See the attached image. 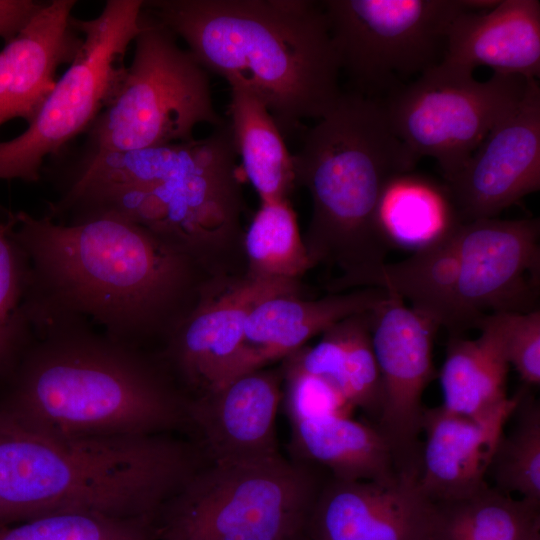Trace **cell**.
Here are the masks:
<instances>
[{"label": "cell", "instance_id": "obj_1", "mask_svg": "<svg viewBox=\"0 0 540 540\" xmlns=\"http://www.w3.org/2000/svg\"><path fill=\"white\" fill-rule=\"evenodd\" d=\"M143 7L206 71L255 94L285 139L343 94L320 1L151 0Z\"/></svg>", "mask_w": 540, "mask_h": 540}, {"label": "cell", "instance_id": "obj_2", "mask_svg": "<svg viewBox=\"0 0 540 540\" xmlns=\"http://www.w3.org/2000/svg\"><path fill=\"white\" fill-rule=\"evenodd\" d=\"M206 463L192 439L58 435L0 410V504L7 525L65 512L156 515Z\"/></svg>", "mask_w": 540, "mask_h": 540}, {"label": "cell", "instance_id": "obj_3", "mask_svg": "<svg viewBox=\"0 0 540 540\" xmlns=\"http://www.w3.org/2000/svg\"><path fill=\"white\" fill-rule=\"evenodd\" d=\"M31 261L32 281L55 313L87 317L109 338L130 344L178 296L189 258L143 227L113 215L57 222L8 215Z\"/></svg>", "mask_w": 540, "mask_h": 540}, {"label": "cell", "instance_id": "obj_4", "mask_svg": "<svg viewBox=\"0 0 540 540\" xmlns=\"http://www.w3.org/2000/svg\"><path fill=\"white\" fill-rule=\"evenodd\" d=\"M0 410L65 436L189 430L187 398L133 345L56 330L17 366Z\"/></svg>", "mask_w": 540, "mask_h": 540}, {"label": "cell", "instance_id": "obj_5", "mask_svg": "<svg viewBox=\"0 0 540 540\" xmlns=\"http://www.w3.org/2000/svg\"><path fill=\"white\" fill-rule=\"evenodd\" d=\"M304 132L292 157L295 182L312 199L305 242L312 264H337L348 278L384 263L393 247L377 222L381 195L419 159L395 135L381 101L350 91Z\"/></svg>", "mask_w": 540, "mask_h": 540}, {"label": "cell", "instance_id": "obj_6", "mask_svg": "<svg viewBox=\"0 0 540 540\" xmlns=\"http://www.w3.org/2000/svg\"><path fill=\"white\" fill-rule=\"evenodd\" d=\"M324 471L283 456L208 462L158 511L153 540H290L305 531Z\"/></svg>", "mask_w": 540, "mask_h": 540}, {"label": "cell", "instance_id": "obj_7", "mask_svg": "<svg viewBox=\"0 0 540 540\" xmlns=\"http://www.w3.org/2000/svg\"><path fill=\"white\" fill-rule=\"evenodd\" d=\"M144 7L134 55L120 84L85 132V152H112L193 139L194 128L227 123L216 111L207 71Z\"/></svg>", "mask_w": 540, "mask_h": 540}, {"label": "cell", "instance_id": "obj_8", "mask_svg": "<svg viewBox=\"0 0 540 540\" xmlns=\"http://www.w3.org/2000/svg\"><path fill=\"white\" fill-rule=\"evenodd\" d=\"M482 0L320 1L340 73L350 92L382 101L436 67L451 24L466 10H487Z\"/></svg>", "mask_w": 540, "mask_h": 540}, {"label": "cell", "instance_id": "obj_9", "mask_svg": "<svg viewBox=\"0 0 540 540\" xmlns=\"http://www.w3.org/2000/svg\"><path fill=\"white\" fill-rule=\"evenodd\" d=\"M142 11V0H108L98 16L73 18L82 45L27 129L0 141L1 179L37 181L44 159L87 131L120 84Z\"/></svg>", "mask_w": 540, "mask_h": 540}, {"label": "cell", "instance_id": "obj_10", "mask_svg": "<svg viewBox=\"0 0 540 540\" xmlns=\"http://www.w3.org/2000/svg\"><path fill=\"white\" fill-rule=\"evenodd\" d=\"M236 156L231 138L192 171L151 185L87 194L58 205L56 212H71L73 221L113 215L143 227L188 258L198 256L239 230Z\"/></svg>", "mask_w": 540, "mask_h": 540}, {"label": "cell", "instance_id": "obj_11", "mask_svg": "<svg viewBox=\"0 0 540 540\" xmlns=\"http://www.w3.org/2000/svg\"><path fill=\"white\" fill-rule=\"evenodd\" d=\"M530 80L493 72L488 80L477 81L428 71L381 103L395 135L418 159H435L446 183L516 109Z\"/></svg>", "mask_w": 540, "mask_h": 540}, {"label": "cell", "instance_id": "obj_12", "mask_svg": "<svg viewBox=\"0 0 540 540\" xmlns=\"http://www.w3.org/2000/svg\"><path fill=\"white\" fill-rule=\"evenodd\" d=\"M460 268L454 293L451 336L477 328L487 315L538 308V219H478L455 230Z\"/></svg>", "mask_w": 540, "mask_h": 540}, {"label": "cell", "instance_id": "obj_13", "mask_svg": "<svg viewBox=\"0 0 540 540\" xmlns=\"http://www.w3.org/2000/svg\"><path fill=\"white\" fill-rule=\"evenodd\" d=\"M438 326L391 295L372 311L371 340L383 402L376 422L405 469H418L422 396L436 377L433 342Z\"/></svg>", "mask_w": 540, "mask_h": 540}, {"label": "cell", "instance_id": "obj_14", "mask_svg": "<svg viewBox=\"0 0 540 540\" xmlns=\"http://www.w3.org/2000/svg\"><path fill=\"white\" fill-rule=\"evenodd\" d=\"M462 223L496 218L540 188V87L526 93L480 143L462 169L445 183Z\"/></svg>", "mask_w": 540, "mask_h": 540}, {"label": "cell", "instance_id": "obj_15", "mask_svg": "<svg viewBox=\"0 0 540 540\" xmlns=\"http://www.w3.org/2000/svg\"><path fill=\"white\" fill-rule=\"evenodd\" d=\"M432 510L416 469L371 481L329 475L309 511L305 532L311 540H423Z\"/></svg>", "mask_w": 540, "mask_h": 540}, {"label": "cell", "instance_id": "obj_16", "mask_svg": "<svg viewBox=\"0 0 540 540\" xmlns=\"http://www.w3.org/2000/svg\"><path fill=\"white\" fill-rule=\"evenodd\" d=\"M280 377L262 369L187 400L188 432L210 463L252 464L281 457L276 416Z\"/></svg>", "mask_w": 540, "mask_h": 540}, {"label": "cell", "instance_id": "obj_17", "mask_svg": "<svg viewBox=\"0 0 540 540\" xmlns=\"http://www.w3.org/2000/svg\"><path fill=\"white\" fill-rule=\"evenodd\" d=\"M284 294H295L294 280L249 276L190 315L169 349L187 399L229 381L249 314L265 299Z\"/></svg>", "mask_w": 540, "mask_h": 540}, {"label": "cell", "instance_id": "obj_18", "mask_svg": "<svg viewBox=\"0 0 540 540\" xmlns=\"http://www.w3.org/2000/svg\"><path fill=\"white\" fill-rule=\"evenodd\" d=\"M524 385L492 414L470 418L442 405L425 408L421 420L418 481L433 503L469 497L488 485L489 466Z\"/></svg>", "mask_w": 540, "mask_h": 540}, {"label": "cell", "instance_id": "obj_19", "mask_svg": "<svg viewBox=\"0 0 540 540\" xmlns=\"http://www.w3.org/2000/svg\"><path fill=\"white\" fill-rule=\"evenodd\" d=\"M479 66L539 77V1L502 0L487 10L462 12L450 26L441 62L429 71L445 78H471Z\"/></svg>", "mask_w": 540, "mask_h": 540}, {"label": "cell", "instance_id": "obj_20", "mask_svg": "<svg viewBox=\"0 0 540 540\" xmlns=\"http://www.w3.org/2000/svg\"><path fill=\"white\" fill-rule=\"evenodd\" d=\"M75 0L44 2L0 50V127L32 121L56 83L57 68L71 63L81 45L73 24Z\"/></svg>", "mask_w": 540, "mask_h": 540}, {"label": "cell", "instance_id": "obj_21", "mask_svg": "<svg viewBox=\"0 0 540 540\" xmlns=\"http://www.w3.org/2000/svg\"><path fill=\"white\" fill-rule=\"evenodd\" d=\"M387 296L382 289L365 288L318 300H302L295 294L265 299L247 318L241 347L227 383L262 369L273 360L288 357L313 336L349 316L373 310Z\"/></svg>", "mask_w": 540, "mask_h": 540}, {"label": "cell", "instance_id": "obj_22", "mask_svg": "<svg viewBox=\"0 0 540 540\" xmlns=\"http://www.w3.org/2000/svg\"><path fill=\"white\" fill-rule=\"evenodd\" d=\"M291 459L348 481L382 480L404 469L388 438L372 422L326 415L291 422Z\"/></svg>", "mask_w": 540, "mask_h": 540}, {"label": "cell", "instance_id": "obj_23", "mask_svg": "<svg viewBox=\"0 0 540 540\" xmlns=\"http://www.w3.org/2000/svg\"><path fill=\"white\" fill-rule=\"evenodd\" d=\"M372 311L335 323L316 345L302 347L286 357L285 368L327 380L376 424L383 391L371 340Z\"/></svg>", "mask_w": 540, "mask_h": 540}, {"label": "cell", "instance_id": "obj_24", "mask_svg": "<svg viewBox=\"0 0 540 540\" xmlns=\"http://www.w3.org/2000/svg\"><path fill=\"white\" fill-rule=\"evenodd\" d=\"M477 328L481 334L476 339L450 337L439 373L442 406L470 418L492 414L509 398L504 312L485 316Z\"/></svg>", "mask_w": 540, "mask_h": 540}, {"label": "cell", "instance_id": "obj_25", "mask_svg": "<svg viewBox=\"0 0 540 540\" xmlns=\"http://www.w3.org/2000/svg\"><path fill=\"white\" fill-rule=\"evenodd\" d=\"M455 230L402 261L384 262L353 277L338 280L332 286L334 289L357 285L382 289L409 301L412 309L449 331L460 268Z\"/></svg>", "mask_w": 540, "mask_h": 540}, {"label": "cell", "instance_id": "obj_26", "mask_svg": "<svg viewBox=\"0 0 540 540\" xmlns=\"http://www.w3.org/2000/svg\"><path fill=\"white\" fill-rule=\"evenodd\" d=\"M377 222L392 247L414 252L443 240L462 223L446 184L413 171L387 183Z\"/></svg>", "mask_w": 540, "mask_h": 540}, {"label": "cell", "instance_id": "obj_27", "mask_svg": "<svg viewBox=\"0 0 540 540\" xmlns=\"http://www.w3.org/2000/svg\"><path fill=\"white\" fill-rule=\"evenodd\" d=\"M230 129L242 169L261 202L286 200L295 182L293 157L264 103L243 87H231Z\"/></svg>", "mask_w": 540, "mask_h": 540}, {"label": "cell", "instance_id": "obj_28", "mask_svg": "<svg viewBox=\"0 0 540 540\" xmlns=\"http://www.w3.org/2000/svg\"><path fill=\"white\" fill-rule=\"evenodd\" d=\"M423 540H540V506L493 486L433 503Z\"/></svg>", "mask_w": 540, "mask_h": 540}, {"label": "cell", "instance_id": "obj_29", "mask_svg": "<svg viewBox=\"0 0 540 540\" xmlns=\"http://www.w3.org/2000/svg\"><path fill=\"white\" fill-rule=\"evenodd\" d=\"M244 244L252 277L294 280L312 266L288 199L261 202Z\"/></svg>", "mask_w": 540, "mask_h": 540}, {"label": "cell", "instance_id": "obj_30", "mask_svg": "<svg viewBox=\"0 0 540 540\" xmlns=\"http://www.w3.org/2000/svg\"><path fill=\"white\" fill-rule=\"evenodd\" d=\"M528 388L512 414V428L499 438L488 474L500 492L540 506V405Z\"/></svg>", "mask_w": 540, "mask_h": 540}, {"label": "cell", "instance_id": "obj_31", "mask_svg": "<svg viewBox=\"0 0 540 540\" xmlns=\"http://www.w3.org/2000/svg\"><path fill=\"white\" fill-rule=\"evenodd\" d=\"M156 515L114 518L83 512L45 515L0 528V540H153Z\"/></svg>", "mask_w": 540, "mask_h": 540}, {"label": "cell", "instance_id": "obj_32", "mask_svg": "<svg viewBox=\"0 0 540 540\" xmlns=\"http://www.w3.org/2000/svg\"><path fill=\"white\" fill-rule=\"evenodd\" d=\"M25 254L11 221H0V377L10 370L19 338L20 300L27 285Z\"/></svg>", "mask_w": 540, "mask_h": 540}, {"label": "cell", "instance_id": "obj_33", "mask_svg": "<svg viewBox=\"0 0 540 540\" xmlns=\"http://www.w3.org/2000/svg\"><path fill=\"white\" fill-rule=\"evenodd\" d=\"M284 409L291 422L326 415L351 416L355 409L327 380L285 368Z\"/></svg>", "mask_w": 540, "mask_h": 540}, {"label": "cell", "instance_id": "obj_34", "mask_svg": "<svg viewBox=\"0 0 540 540\" xmlns=\"http://www.w3.org/2000/svg\"><path fill=\"white\" fill-rule=\"evenodd\" d=\"M505 351L524 385L540 384V310L504 312Z\"/></svg>", "mask_w": 540, "mask_h": 540}, {"label": "cell", "instance_id": "obj_35", "mask_svg": "<svg viewBox=\"0 0 540 540\" xmlns=\"http://www.w3.org/2000/svg\"><path fill=\"white\" fill-rule=\"evenodd\" d=\"M34 0H0V38L11 40L41 8Z\"/></svg>", "mask_w": 540, "mask_h": 540}, {"label": "cell", "instance_id": "obj_36", "mask_svg": "<svg viewBox=\"0 0 540 540\" xmlns=\"http://www.w3.org/2000/svg\"><path fill=\"white\" fill-rule=\"evenodd\" d=\"M290 540H311L309 536L306 534L305 531L297 534L296 536L292 537Z\"/></svg>", "mask_w": 540, "mask_h": 540}, {"label": "cell", "instance_id": "obj_37", "mask_svg": "<svg viewBox=\"0 0 540 540\" xmlns=\"http://www.w3.org/2000/svg\"><path fill=\"white\" fill-rule=\"evenodd\" d=\"M5 526H8V525L5 522L2 507H1V504H0V528L5 527Z\"/></svg>", "mask_w": 540, "mask_h": 540}]
</instances>
